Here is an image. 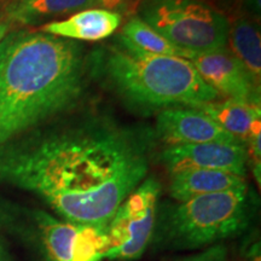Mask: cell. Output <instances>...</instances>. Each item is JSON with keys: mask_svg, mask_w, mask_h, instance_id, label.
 Returning <instances> with one entry per match:
<instances>
[{"mask_svg": "<svg viewBox=\"0 0 261 261\" xmlns=\"http://www.w3.org/2000/svg\"><path fill=\"white\" fill-rule=\"evenodd\" d=\"M148 171L139 140L100 123L35 133L0 150L2 184L38 195L75 224H109Z\"/></svg>", "mask_w": 261, "mask_h": 261, "instance_id": "obj_1", "label": "cell"}, {"mask_svg": "<svg viewBox=\"0 0 261 261\" xmlns=\"http://www.w3.org/2000/svg\"><path fill=\"white\" fill-rule=\"evenodd\" d=\"M85 74L76 41L40 31L10 32L0 41V150L76 107Z\"/></svg>", "mask_w": 261, "mask_h": 261, "instance_id": "obj_2", "label": "cell"}, {"mask_svg": "<svg viewBox=\"0 0 261 261\" xmlns=\"http://www.w3.org/2000/svg\"><path fill=\"white\" fill-rule=\"evenodd\" d=\"M104 73L117 92L139 107L197 109L219 97L189 60L148 54L121 35L106 56Z\"/></svg>", "mask_w": 261, "mask_h": 261, "instance_id": "obj_3", "label": "cell"}, {"mask_svg": "<svg viewBox=\"0 0 261 261\" xmlns=\"http://www.w3.org/2000/svg\"><path fill=\"white\" fill-rule=\"evenodd\" d=\"M250 219L248 187L179 202L156 219L152 240L171 249H200L237 236Z\"/></svg>", "mask_w": 261, "mask_h": 261, "instance_id": "obj_4", "label": "cell"}, {"mask_svg": "<svg viewBox=\"0 0 261 261\" xmlns=\"http://www.w3.org/2000/svg\"><path fill=\"white\" fill-rule=\"evenodd\" d=\"M11 231L35 244L44 261H103L110 249L108 225L69 223L39 210L22 208Z\"/></svg>", "mask_w": 261, "mask_h": 261, "instance_id": "obj_5", "label": "cell"}, {"mask_svg": "<svg viewBox=\"0 0 261 261\" xmlns=\"http://www.w3.org/2000/svg\"><path fill=\"white\" fill-rule=\"evenodd\" d=\"M140 18L173 45L194 55L226 48L228 19L200 0H152Z\"/></svg>", "mask_w": 261, "mask_h": 261, "instance_id": "obj_6", "label": "cell"}, {"mask_svg": "<svg viewBox=\"0 0 261 261\" xmlns=\"http://www.w3.org/2000/svg\"><path fill=\"white\" fill-rule=\"evenodd\" d=\"M161 184L145 178L117 208L108 224L110 249L106 260L132 261L148 249L156 226Z\"/></svg>", "mask_w": 261, "mask_h": 261, "instance_id": "obj_7", "label": "cell"}, {"mask_svg": "<svg viewBox=\"0 0 261 261\" xmlns=\"http://www.w3.org/2000/svg\"><path fill=\"white\" fill-rule=\"evenodd\" d=\"M160 160L171 174L188 169H212L243 178L247 175V150L240 142L168 145L163 149Z\"/></svg>", "mask_w": 261, "mask_h": 261, "instance_id": "obj_8", "label": "cell"}, {"mask_svg": "<svg viewBox=\"0 0 261 261\" xmlns=\"http://www.w3.org/2000/svg\"><path fill=\"white\" fill-rule=\"evenodd\" d=\"M190 62L202 80L218 94L238 102L260 104V87L227 48L196 55Z\"/></svg>", "mask_w": 261, "mask_h": 261, "instance_id": "obj_9", "label": "cell"}, {"mask_svg": "<svg viewBox=\"0 0 261 261\" xmlns=\"http://www.w3.org/2000/svg\"><path fill=\"white\" fill-rule=\"evenodd\" d=\"M156 132L168 145L240 142L202 110L188 107L163 109L156 120Z\"/></svg>", "mask_w": 261, "mask_h": 261, "instance_id": "obj_10", "label": "cell"}, {"mask_svg": "<svg viewBox=\"0 0 261 261\" xmlns=\"http://www.w3.org/2000/svg\"><path fill=\"white\" fill-rule=\"evenodd\" d=\"M121 23V16L107 9H86L70 17L52 21L40 27V32L70 40L98 41L113 35Z\"/></svg>", "mask_w": 261, "mask_h": 261, "instance_id": "obj_11", "label": "cell"}, {"mask_svg": "<svg viewBox=\"0 0 261 261\" xmlns=\"http://www.w3.org/2000/svg\"><path fill=\"white\" fill-rule=\"evenodd\" d=\"M246 178L212 169H188L172 174L169 194L178 202L198 196L247 188Z\"/></svg>", "mask_w": 261, "mask_h": 261, "instance_id": "obj_12", "label": "cell"}, {"mask_svg": "<svg viewBox=\"0 0 261 261\" xmlns=\"http://www.w3.org/2000/svg\"><path fill=\"white\" fill-rule=\"evenodd\" d=\"M97 5L98 0H10L5 3L4 11L12 23L35 25Z\"/></svg>", "mask_w": 261, "mask_h": 261, "instance_id": "obj_13", "label": "cell"}, {"mask_svg": "<svg viewBox=\"0 0 261 261\" xmlns=\"http://www.w3.org/2000/svg\"><path fill=\"white\" fill-rule=\"evenodd\" d=\"M207 114L221 128L233 136L241 143H246L253 126L260 121V104L244 103L226 99L224 102L214 100L197 108Z\"/></svg>", "mask_w": 261, "mask_h": 261, "instance_id": "obj_14", "label": "cell"}, {"mask_svg": "<svg viewBox=\"0 0 261 261\" xmlns=\"http://www.w3.org/2000/svg\"><path fill=\"white\" fill-rule=\"evenodd\" d=\"M226 45L230 46V52L241 62L254 84L260 87L261 41L256 25L246 18L234 21L228 25Z\"/></svg>", "mask_w": 261, "mask_h": 261, "instance_id": "obj_15", "label": "cell"}, {"mask_svg": "<svg viewBox=\"0 0 261 261\" xmlns=\"http://www.w3.org/2000/svg\"><path fill=\"white\" fill-rule=\"evenodd\" d=\"M121 37L127 41L135 45L139 50L148 52L151 55H159V56H172L180 57L190 61L196 55L191 54L187 50L173 45L160 33L152 29L146 22L139 17L130 18L127 23L123 25Z\"/></svg>", "mask_w": 261, "mask_h": 261, "instance_id": "obj_16", "label": "cell"}, {"mask_svg": "<svg viewBox=\"0 0 261 261\" xmlns=\"http://www.w3.org/2000/svg\"><path fill=\"white\" fill-rule=\"evenodd\" d=\"M260 142H261V122H256L253 126L252 132H250L249 137H248L246 143V150L248 156V163L252 165L253 172L255 174V178L257 182L260 184V173H261V149H260Z\"/></svg>", "mask_w": 261, "mask_h": 261, "instance_id": "obj_17", "label": "cell"}, {"mask_svg": "<svg viewBox=\"0 0 261 261\" xmlns=\"http://www.w3.org/2000/svg\"><path fill=\"white\" fill-rule=\"evenodd\" d=\"M227 247L224 243H217L180 261H227Z\"/></svg>", "mask_w": 261, "mask_h": 261, "instance_id": "obj_18", "label": "cell"}, {"mask_svg": "<svg viewBox=\"0 0 261 261\" xmlns=\"http://www.w3.org/2000/svg\"><path fill=\"white\" fill-rule=\"evenodd\" d=\"M12 24L14 23H12L6 16H4V17H0V41H2L10 32H11Z\"/></svg>", "mask_w": 261, "mask_h": 261, "instance_id": "obj_19", "label": "cell"}, {"mask_svg": "<svg viewBox=\"0 0 261 261\" xmlns=\"http://www.w3.org/2000/svg\"><path fill=\"white\" fill-rule=\"evenodd\" d=\"M123 2H125V0H98V5L103 6V8H106L107 10H112L113 11L114 9L119 8Z\"/></svg>", "mask_w": 261, "mask_h": 261, "instance_id": "obj_20", "label": "cell"}, {"mask_svg": "<svg viewBox=\"0 0 261 261\" xmlns=\"http://www.w3.org/2000/svg\"><path fill=\"white\" fill-rule=\"evenodd\" d=\"M0 261H14L11 254L9 253L8 248L5 247V244L3 242L2 238H0Z\"/></svg>", "mask_w": 261, "mask_h": 261, "instance_id": "obj_21", "label": "cell"}, {"mask_svg": "<svg viewBox=\"0 0 261 261\" xmlns=\"http://www.w3.org/2000/svg\"><path fill=\"white\" fill-rule=\"evenodd\" d=\"M4 8H5V3L4 2H0V17H4V16H5Z\"/></svg>", "mask_w": 261, "mask_h": 261, "instance_id": "obj_22", "label": "cell"}, {"mask_svg": "<svg viewBox=\"0 0 261 261\" xmlns=\"http://www.w3.org/2000/svg\"><path fill=\"white\" fill-rule=\"evenodd\" d=\"M0 2H5V0H0Z\"/></svg>", "mask_w": 261, "mask_h": 261, "instance_id": "obj_23", "label": "cell"}]
</instances>
